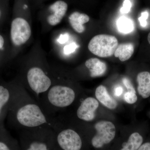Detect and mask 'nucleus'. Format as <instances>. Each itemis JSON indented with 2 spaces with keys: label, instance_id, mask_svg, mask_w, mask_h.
Masks as SVG:
<instances>
[{
  "label": "nucleus",
  "instance_id": "obj_1",
  "mask_svg": "<svg viewBox=\"0 0 150 150\" xmlns=\"http://www.w3.org/2000/svg\"><path fill=\"white\" fill-rule=\"evenodd\" d=\"M9 86L11 98L7 117L11 126L23 129L40 126L54 129L58 122L57 117L46 115L19 81Z\"/></svg>",
  "mask_w": 150,
  "mask_h": 150
},
{
  "label": "nucleus",
  "instance_id": "obj_2",
  "mask_svg": "<svg viewBox=\"0 0 150 150\" xmlns=\"http://www.w3.org/2000/svg\"><path fill=\"white\" fill-rule=\"evenodd\" d=\"M76 98L74 89L55 79L50 88L40 96L38 103L46 115L56 117L58 111L72 104Z\"/></svg>",
  "mask_w": 150,
  "mask_h": 150
},
{
  "label": "nucleus",
  "instance_id": "obj_3",
  "mask_svg": "<svg viewBox=\"0 0 150 150\" xmlns=\"http://www.w3.org/2000/svg\"><path fill=\"white\" fill-rule=\"evenodd\" d=\"M55 78L43 65L33 64L22 68L18 81L26 90L30 91L38 102L41 95L46 92L54 83Z\"/></svg>",
  "mask_w": 150,
  "mask_h": 150
},
{
  "label": "nucleus",
  "instance_id": "obj_4",
  "mask_svg": "<svg viewBox=\"0 0 150 150\" xmlns=\"http://www.w3.org/2000/svg\"><path fill=\"white\" fill-rule=\"evenodd\" d=\"M23 136L28 141L25 150H49L47 141L55 137L54 130L48 126L23 129Z\"/></svg>",
  "mask_w": 150,
  "mask_h": 150
},
{
  "label": "nucleus",
  "instance_id": "obj_5",
  "mask_svg": "<svg viewBox=\"0 0 150 150\" xmlns=\"http://www.w3.org/2000/svg\"><path fill=\"white\" fill-rule=\"evenodd\" d=\"M118 45V40L115 36L100 34L92 38L88 48L92 54L98 57L107 58L114 54Z\"/></svg>",
  "mask_w": 150,
  "mask_h": 150
},
{
  "label": "nucleus",
  "instance_id": "obj_6",
  "mask_svg": "<svg viewBox=\"0 0 150 150\" xmlns=\"http://www.w3.org/2000/svg\"><path fill=\"white\" fill-rule=\"evenodd\" d=\"M57 118L58 122L53 130L59 146L63 150H81L82 141L80 135L74 129H62Z\"/></svg>",
  "mask_w": 150,
  "mask_h": 150
},
{
  "label": "nucleus",
  "instance_id": "obj_7",
  "mask_svg": "<svg viewBox=\"0 0 150 150\" xmlns=\"http://www.w3.org/2000/svg\"><path fill=\"white\" fill-rule=\"evenodd\" d=\"M31 33L29 23L23 16L14 19L11 25V37L15 46L24 45L30 38Z\"/></svg>",
  "mask_w": 150,
  "mask_h": 150
},
{
  "label": "nucleus",
  "instance_id": "obj_8",
  "mask_svg": "<svg viewBox=\"0 0 150 150\" xmlns=\"http://www.w3.org/2000/svg\"><path fill=\"white\" fill-rule=\"evenodd\" d=\"M95 128L97 133L91 141L92 144L95 148L102 147L111 142L115 137V126L110 121H99L95 125Z\"/></svg>",
  "mask_w": 150,
  "mask_h": 150
},
{
  "label": "nucleus",
  "instance_id": "obj_9",
  "mask_svg": "<svg viewBox=\"0 0 150 150\" xmlns=\"http://www.w3.org/2000/svg\"><path fill=\"white\" fill-rule=\"evenodd\" d=\"M68 5L64 0H56L48 7L46 21L49 25L54 26L59 24L68 10Z\"/></svg>",
  "mask_w": 150,
  "mask_h": 150
},
{
  "label": "nucleus",
  "instance_id": "obj_10",
  "mask_svg": "<svg viewBox=\"0 0 150 150\" xmlns=\"http://www.w3.org/2000/svg\"><path fill=\"white\" fill-rule=\"evenodd\" d=\"M99 106L97 100L92 97L86 98L82 101L76 111L79 119L85 121L93 120L95 117V111Z\"/></svg>",
  "mask_w": 150,
  "mask_h": 150
},
{
  "label": "nucleus",
  "instance_id": "obj_11",
  "mask_svg": "<svg viewBox=\"0 0 150 150\" xmlns=\"http://www.w3.org/2000/svg\"><path fill=\"white\" fill-rule=\"evenodd\" d=\"M11 98L9 85H0V126L4 125V121L7 117L9 104Z\"/></svg>",
  "mask_w": 150,
  "mask_h": 150
},
{
  "label": "nucleus",
  "instance_id": "obj_12",
  "mask_svg": "<svg viewBox=\"0 0 150 150\" xmlns=\"http://www.w3.org/2000/svg\"><path fill=\"white\" fill-rule=\"evenodd\" d=\"M69 20L74 30L78 33H81L85 31V28L83 25L89 21L90 18L85 13L75 11L70 15Z\"/></svg>",
  "mask_w": 150,
  "mask_h": 150
},
{
  "label": "nucleus",
  "instance_id": "obj_13",
  "mask_svg": "<svg viewBox=\"0 0 150 150\" xmlns=\"http://www.w3.org/2000/svg\"><path fill=\"white\" fill-rule=\"evenodd\" d=\"M95 95L97 99L109 109H115L118 105L117 101L110 96L104 86L100 85L97 88Z\"/></svg>",
  "mask_w": 150,
  "mask_h": 150
},
{
  "label": "nucleus",
  "instance_id": "obj_14",
  "mask_svg": "<svg viewBox=\"0 0 150 150\" xmlns=\"http://www.w3.org/2000/svg\"><path fill=\"white\" fill-rule=\"evenodd\" d=\"M85 66L90 72L92 77L102 76L107 70L106 64L97 58H91L87 60Z\"/></svg>",
  "mask_w": 150,
  "mask_h": 150
},
{
  "label": "nucleus",
  "instance_id": "obj_15",
  "mask_svg": "<svg viewBox=\"0 0 150 150\" xmlns=\"http://www.w3.org/2000/svg\"><path fill=\"white\" fill-rule=\"evenodd\" d=\"M138 91L144 98L150 96V74L147 71L142 72L137 76Z\"/></svg>",
  "mask_w": 150,
  "mask_h": 150
},
{
  "label": "nucleus",
  "instance_id": "obj_16",
  "mask_svg": "<svg viewBox=\"0 0 150 150\" xmlns=\"http://www.w3.org/2000/svg\"><path fill=\"white\" fill-rule=\"evenodd\" d=\"M134 51V46L132 43H121L118 45L114 55L116 58H119L121 62H125L131 58Z\"/></svg>",
  "mask_w": 150,
  "mask_h": 150
},
{
  "label": "nucleus",
  "instance_id": "obj_17",
  "mask_svg": "<svg viewBox=\"0 0 150 150\" xmlns=\"http://www.w3.org/2000/svg\"><path fill=\"white\" fill-rule=\"evenodd\" d=\"M14 144L4 125L0 126V150H15Z\"/></svg>",
  "mask_w": 150,
  "mask_h": 150
},
{
  "label": "nucleus",
  "instance_id": "obj_18",
  "mask_svg": "<svg viewBox=\"0 0 150 150\" xmlns=\"http://www.w3.org/2000/svg\"><path fill=\"white\" fill-rule=\"evenodd\" d=\"M116 26L118 31L123 34L131 33L134 28L133 21L126 16L121 17L117 20Z\"/></svg>",
  "mask_w": 150,
  "mask_h": 150
},
{
  "label": "nucleus",
  "instance_id": "obj_19",
  "mask_svg": "<svg viewBox=\"0 0 150 150\" xmlns=\"http://www.w3.org/2000/svg\"><path fill=\"white\" fill-rule=\"evenodd\" d=\"M143 142V137L139 133H133L129 137L126 145L121 150H138Z\"/></svg>",
  "mask_w": 150,
  "mask_h": 150
},
{
  "label": "nucleus",
  "instance_id": "obj_20",
  "mask_svg": "<svg viewBox=\"0 0 150 150\" xmlns=\"http://www.w3.org/2000/svg\"><path fill=\"white\" fill-rule=\"evenodd\" d=\"M124 99L127 103L133 104L137 102V96L136 93L128 91L124 94Z\"/></svg>",
  "mask_w": 150,
  "mask_h": 150
},
{
  "label": "nucleus",
  "instance_id": "obj_21",
  "mask_svg": "<svg viewBox=\"0 0 150 150\" xmlns=\"http://www.w3.org/2000/svg\"><path fill=\"white\" fill-rule=\"evenodd\" d=\"M131 6L132 4L130 0H124L123 7L120 9L121 13L123 14L129 13L131 10Z\"/></svg>",
  "mask_w": 150,
  "mask_h": 150
},
{
  "label": "nucleus",
  "instance_id": "obj_22",
  "mask_svg": "<svg viewBox=\"0 0 150 150\" xmlns=\"http://www.w3.org/2000/svg\"><path fill=\"white\" fill-rule=\"evenodd\" d=\"M149 17V13L147 11L142 12L141 14V16L139 18V21L140 25L143 27H145L146 26L147 23V19Z\"/></svg>",
  "mask_w": 150,
  "mask_h": 150
},
{
  "label": "nucleus",
  "instance_id": "obj_23",
  "mask_svg": "<svg viewBox=\"0 0 150 150\" xmlns=\"http://www.w3.org/2000/svg\"><path fill=\"white\" fill-rule=\"evenodd\" d=\"M123 83L126 87L128 92H130L136 93V91L134 89L131 81L127 78H124L123 79Z\"/></svg>",
  "mask_w": 150,
  "mask_h": 150
},
{
  "label": "nucleus",
  "instance_id": "obj_24",
  "mask_svg": "<svg viewBox=\"0 0 150 150\" xmlns=\"http://www.w3.org/2000/svg\"><path fill=\"white\" fill-rule=\"evenodd\" d=\"M123 91V89L122 87L120 86H118L115 87V89H114V95H115V96L117 97L120 96L122 94Z\"/></svg>",
  "mask_w": 150,
  "mask_h": 150
},
{
  "label": "nucleus",
  "instance_id": "obj_25",
  "mask_svg": "<svg viewBox=\"0 0 150 150\" xmlns=\"http://www.w3.org/2000/svg\"><path fill=\"white\" fill-rule=\"evenodd\" d=\"M76 48V46L75 45L74 43H73V44L70 45V46H67V47H66L65 51H66V53H71V52H73Z\"/></svg>",
  "mask_w": 150,
  "mask_h": 150
},
{
  "label": "nucleus",
  "instance_id": "obj_26",
  "mask_svg": "<svg viewBox=\"0 0 150 150\" xmlns=\"http://www.w3.org/2000/svg\"><path fill=\"white\" fill-rule=\"evenodd\" d=\"M138 150H150V142H147L141 145Z\"/></svg>",
  "mask_w": 150,
  "mask_h": 150
},
{
  "label": "nucleus",
  "instance_id": "obj_27",
  "mask_svg": "<svg viewBox=\"0 0 150 150\" xmlns=\"http://www.w3.org/2000/svg\"><path fill=\"white\" fill-rule=\"evenodd\" d=\"M4 40L2 35H0V49H1L4 46Z\"/></svg>",
  "mask_w": 150,
  "mask_h": 150
},
{
  "label": "nucleus",
  "instance_id": "obj_28",
  "mask_svg": "<svg viewBox=\"0 0 150 150\" xmlns=\"http://www.w3.org/2000/svg\"><path fill=\"white\" fill-rule=\"evenodd\" d=\"M31 1H33V2H35V3H40L44 1H46V0H31Z\"/></svg>",
  "mask_w": 150,
  "mask_h": 150
},
{
  "label": "nucleus",
  "instance_id": "obj_29",
  "mask_svg": "<svg viewBox=\"0 0 150 150\" xmlns=\"http://www.w3.org/2000/svg\"><path fill=\"white\" fill-rule=\"evenodd\" d=\"M148 40L150 44V32L149 33V35H148Z\"/></svg>",
  "mask_w": 150,
  "mask_h": 150
},
{
  "label": "nucleus",
  "instance_id": "obj_30",
  "mask_svg": "<svg viewBox=\"0 0 150 150\" xmlns=\"http://www.w3.org/2000/svg\"><path fill=\"white\" fill-rule=\"evenodd\" d=\"M0 16H1V11H0Z\"/></svg>",
  "mask_w": 150,
  "mask_h": 150
}]
</instances>
